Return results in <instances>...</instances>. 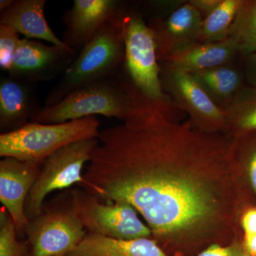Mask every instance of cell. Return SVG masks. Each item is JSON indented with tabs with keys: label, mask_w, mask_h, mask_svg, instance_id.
I'll return each mask as SVG.
<instances>
[{
	"label": "cell",
	"mask_w": 256,
	"mask_h": 256,
	"mask_svg": "<svg viewBox=\"0 0 256 256\" xmlns=\"http://www.w3.org/2000/svg\"><path fill=\"white\" fill-rule=\"evenodd\" d=\"M191 75L222 110L246 85L244 70L230 65L194 72Z\"/></svg>",
	"instance_id": "18"
},
{
	"label": "cell",
	"mask_w": 256,
	"mask_h": 256,
	"mask_svg": "<svg viewBox=\"0 0 256 256\" xmlns=\"http://www.w3.org/2000/svg\"><path fill=\"white\" fill-rule=\"evenodd\" d=\"M202 22V15L188 1L168 16L148 18L159 62L198 43Z\"/></svg>",
	"instance_id": "12"
},
{
	"label": "cell",
	"mask_w": 256,
	"mask_h": 256,
	"mask_svg": "<svg viewBox=\"0 0 256 256\" xmlns=\"http://www.w3.org/2000/svg\"><path fill=\"white\" fill-rule=\"evenodd\" d=\"M238 54L235 42L228 38L215 43H196L186 50L160 62V65L170 70L192 74L205 70L229 65Z\"/></svg>",
	"instance_id": "15"
},
{
	"label": "cell",
	"mask_w": 256,
	"mask_h": 256,
	"mask_svg": "<svg viewBox=\"0 0 256 256\" xmlns=\"http://www.w3.org/2000/svg\"><path fill=\"white\" fill-rule=\"evenodd\" d=\"M68 198L87 233L122 240L148 238L152 234L140 220L137 210L126 202H102L80 188L69 192Z\"/></svg>",
	"instance_id": "6"
},
{
	"label": "cell",
	"mask_w": 256,
	"mask_h": 256,
	"mask_svg": "<svg viewBox=\"0 0 256 256\" xmlns=\"http://www.w3.org/2000/svg\"><path fill=\"white\" fill-rule=\"evenodd\" d=\"M134 4L130 6L128 3L121 15L124 58L117 76L142 108L174 118L180 110L162 86L154 34L140 10Z\"/></svg>",
	"instance_id": "2"
},
{
	"label": "cell",
	"mask_w": 256,
	"mask_h": 256,
	"mask_svg": "<svg viewBox=\"0 0 256 256\" xmlns=\"http://www.w3.org/2000/svg\"><path fill=\"white\" fill-rule=\"evenodd\" d=\"M41 164L4 158L0 162V202L18 233H24L28 220L25 203L42 168Z\"/></svg>",
	"instance_id": "13"
},
{
	"label": "cell",
	"mask_w": 256,
	"mask_h": 256,
	"mask_svg": "<svg viewBox=\"0 0 256 256\" xmlns=\"http://www.w3.org/2000/svg\"><path fill=\"white\" fill-rule=\"evenodd\" d=\"M228 38L242 57L256 53V0H244L234 18Z\"/></svg>",
	"instance_id": "21"
},
{
	"label": "cell",
	"mask_w": 256,
	"mask_h": 256,
	"mask_svg": "<svg viewBox=\"0 0 256 256\" xmlns=\"http://www.w3.org/2000/svg\"><path fill=\"white\" fill-rule=\"evenodd\" d=\"M121 15L105 24L79 52L48 92L44 106H54L72 92L118 74L124 58Z\"/></svg>",
	"instance_id": "3"
},
{
	"label": "cell",
	"mask_w": 256,
	"mask_h": 256,
	"mask_svg": "<svg viewBox=\"0 0 256 256\" xmlns=\"http://www.w3.org/2000/svg\"><path fill=\"white\" fill-rule=\"evenodd\" d=\"M64 256H168L149 238L122 240L87 233L72 252Z\"/></svg>",
	"instance_id": "17"
},
{
	"label": "cell",
	"mask_w": 256,
	"mask_h": 256,
	"mask_svg": "<svg viewBox=\"0 0 256 256\" xmlns=\"http://www.w3.org/2000/svg\"><path fill=\"white\" fill-rule=\"evenodd\" d=\"M162 86L178 110L188 112L192 124L202 131L226 128L223 110L216 105L191 74L161 66Z\"/></svg>",
	"instance_id": "10"
},
{
	"label": "cell",
	"mask_w": 256,
	"mask_h": 256,
	"mask_svg": "<svg viewBox=\"0 0 256 256\" xmlns=\"http://www.w3.org/2000/svg\"><path fill=\"white\" fill-rule=\"evenodd\" d=\"M21 38L18 32L6 24H0V68L8 72Z\"/></svg>",
	"instance_id": "23"
},
{
	"label": "cell",
	"mask_w": 256,
	"mask_h": 256,
	"mask_svg": "<svg viewBox=\"0 0 256 256\" xmlns=\"http://www.w3.org/2000/svg\"><path fill=\"white\" fill-rule=\"evenodd\" d=\"M15 2H16V0H1L0 1V13L4 12L9 10L14 4Z\"/></svg>",
	"instance_id": "29"
},
{
	"label": "cell",
	"mask_w": 256,
	"mask_h": 256,
	"mask_svg": "<svg viewBox=\"0 0 256 256\" xmlns=\"http://www.w3.org/2000/svg\"><path fill=\"white\" fill-rule=\"evenodd\" d=\"M242 225L246 237L256 234V210H248L242 217Z\"/></svg>",
	"instance_id": "27"
},
{
	"label": "cell",
	"mask_w": 256,
	"mask_h": 256,
	"mask_svg": "<svg viewBox=\"0 0 256 256\" xmlns=\"http://www.w3.org/2000/svg\"><path fill=\"white\" fill-rule=\"evenodd\" d=\"M244 0H222L202 22L198 43H215L228 38L229 31Z\"/></svg>",
	"instance_id": "20"
},
{
	"label": "cell",
	"mask_w": 256,
	"mask_h": 256,
	"mask_svg": "<svg viewBox=\"0 0 256 256\" xmlns=\"http://www.w3.org/2000/svg\"><path fill=\"white\" fill-rule=\"evenodd\" d=\"M99 127L95 116L60 124L30 122L16 130L0 134V156L42 164L67 144L98 138Z\"/></svg>",
	"instance_id": "5"
},
{
	"label": "cell",
	"mask_w": 256,
	"mask_h": 256,
	"mask_svg": "<svg viewBox=\"0 0 256 256\" xmlns=\"http://www.w3.org/2000/svg\"><path fill=\"white\" fill-rule=\"evenodd\" d=\"M222 0H188L190 3L204 18L218 6Z\"/></svg>",
	"instance_id": "26"
},
{
	"label": "cell",
	"mask_w": 256,
	"mask_h": 256,
	"mask_svg": "<svg viewBox=\"0 0 256 256\" xmlns=\"http://www.w3.org/2000/svg\"><path fill=\"white\" fill-rule=\"evenodd\" d=\"M172 120L146 111L101 131L79 185L100 201L132 205L160 239L203 223L214 210L208 188L175 170L194 132Z\"/></svg>",
	"instance_id": "1"
},
{
	"label": "cell",
	"mask_w": 256,
	"mask_h": 256,
	"mask_svg": "<svg viewBox=\"0 0 256 256\" xmlns=\"http://www.w3.org/2000/svg\"><path fill=\"white\" fill-rule=\"evenodd\" d=\"M242 65L247 85L256 88V53L242 57Z\"/></svg>",
	"instance_id": "25"
},
{
	"label": "cell",
	"mask_w": 256,
	"mask_h": 256,
	"mask_svg": "<svg viewBox=\"0 0 256 256\" xmlns=\"http://www.w3.org/2000/svg\"><path fill=\"white\" fill-rule=\"evenodd\" d=\"M98 142V138H92L70 143L45 160L25 203L28 220L41 214L44 201L50 192L82 184V168Z\"/></svg>",
	"instance_id": "7"
},
{
	"label": "cell",
	"mask_w": 256,
	"mask_h": 256,
	"mask_svg": "<svg viewBox=\"0 0 256 256\" xmlns=\"http://www.w3.org/2000/svg\"><path fill=\"white\" fill-rule=\"evenodd\" d=\"M12 218L6 210L0 214V256H25L30 245L20 242Z\"/></svg>",
	"instance_id": "22"
},
{
	"label": "cell",
	"mask_w": 256,
	"mask_h": 256,
	"mask_svg": "<svg viewBox=\"0 0 256 256\" xmlns=\"http://www.w3.org/2000/svg\"><path fill=\"white\" fill-rule=\"evenodd\" d=\"M142 110L116 74L72 92L54 106H43L30 122L64 124L95 114L126 122Z\"/></svg>",
	"instance_id": "4"
},
{
	"label": "cell",
	"mask_w": 256,
	"mask_h": 256,
	"mask_svg": "<svg viewBox=\"0 0 256 256\" xmlns=\"http://www.w3.org/2000/svg\"><path fill=\"white\" fill-rule=\"evenodd\" d=\"M46 3V0H16L11 8L0 13V24L10 26L28 40L66 46L47 22L44 13Z\"/></svg>",
	"instance_id": "16"
},
{
	"label": "cell",
	"mask_w": 256,
	"mask_h": 256,
	"mask_svg": "<svg viewBox=\"0 0 256 256\" xmlns=\"http://www.w3.org/2000/svg\"><path fill=\"white\" fill-rule=\"evenodd\" d=\"M127 4L120 0H74L62 16V41L79 53L105 24L120 16Z\"/></svg>",
	"instance_id": "11"
},
{
	"label": "cell",
	"mask_w": 256,
	"mask_h": 256,
	"mask_svg": "<svg viewBox=\"0 0 256 256\" xmlns=\"http://www.w3.org/2000/svg\"><path fill=\"white\" fill-rule=\"evenodd\" d=\"M78 54L67 45H47L38 40L21 38L6 73L32 85L50 82L62 76Z\"/></svg>",
	"instance_id": "9"
},
{
	"label": "cell",
	"mask_w": 256,
	"mask_h": 256,
	"mask_svg": "<svg viewBox=\"0 0 256 256\" xmlns=\"http://www.w3.org/2000/svg\"><path fill=\"white\" fill-rule=\"evenodd\" d=\"M244 248L250 256H256V234L246 237Z\"/></svg>",
	"instance_id": "28"
},
{
	"label": "cell",
	"mask_w": 256,
	"mask_h": 256,
	"mask_svg": "<svg viewBox=\"0 0 256 256\" xmlns=\"http://www.w3.org/2000/svg\"><path fill=\"white\" fill-rule=\"evenodd\" d=\"M198 256H250V255L248 254L245 248H242L238 244H234L226 247H222L214 244L210 246Z\"/></svg>",
	"instance_id": "24"
},
{
	"label": "cell",
	"mask_w": 256,
	"mask_h": 256,
	"mask_svg": "<svg viewBox=\"0 0 256 256\" xmlns=\"http://www.w3.org/2000/svg\"><path fill=\"white\" fill-rule=\"evenodd\" d=\"M34 85L2 76L0 78V130L12 132L26 126L41 108ZM1 133V134H2Z\"/></svg>",
	"instance_id": "14"
},
{
	"label": "cell",
	"mask_w": 256,
	"mask_h": 256,
	"mask_svg": "<svg viewBox=\"0 0 256 256\" xmlns=\"http://www.w3.org/2000/svg\"><path fill=\"white\" fill-rule=\"evenodd\" d=\"M24 233L31 256H64L78 246L87 232L70 206L44 208L28 220Z\"/></svg>",
	"instance_id": "8"
},
{
	"label": "cell",
	"mask_w": 256,
	"mask_h": 256,
	"mask_svg": "<svg viewBox=\"0 0 256 256\" xmlns=\"http://www.w3.org/2000/svg\"><path fill=\"white\" fill-rule=\"evenodd\" d=\"M223 112L226 128L242 134L256 132V88L246 85Z\"/></svg>",
	"instance_id": "19"
}]
</instances>
